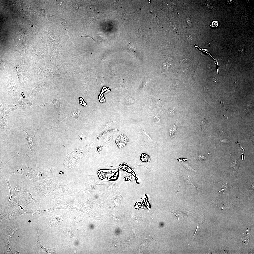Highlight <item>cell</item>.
<instances>
[{"label": "cell", "instance_id": "1", "mask_svg": "<svg viewBox=\"0 0 254 254\" xmlns=\"http://www.w3.org/2000/svg\"><path fill=\"white\" fill-rule=\"evenodd\" d=\"M6 70L16 73L22 91H24L27 88L28 77L31 75L27 71L23 62L22 58L19 54L14 55L6 66Z\"/></svg>", "mask_w": 254, "mask_h": 254}, {"label": "cell", "instance_id": "2", "mask_svg": "<svg viewBox=\"0 0 254 254\" xmlns=\"http://www.w3.org/2000/svg\"><path fill=\"white\" fill-rule=\"evenodd\" d=\"M30 78L24 92L30 98L33 100L43 95L44 91L48 89V85L46 79L40 75H31Z\"/></svg>", "mask_w": 254, "mask_h": 254}, {"label": "cell", "instance_id": "3", "mask_svg": "<svg viewBox=\"0 0 254 254\" xmlns=\"http://www.w3.org/2000/svg\"><path fill=\"white\" fill-rule=\"evenodd\" d=\"M4 77L0 78V89L3 92L8 93L10 97V101L14 102L18 101L22 96V90H19L16 85L14 78H12V73L9 71Z\"/></svg>", "mask_w": 254, "mask_h": 254}, {"label": "cell", "instance_id": "4", "mask_svg": "<svg viewBox=\"0 0 254 254\" xmlns=\"http://www.w3.org/2000/svg\"><path fill=\"white\" fill-rule=\"evenodd\" d=\"M9 171L10 174H22L26 177L27 180H32L33 183L39 182L43 176L37 166L31 163L11 167Z\"/></svg>", "mask_w": 254, "mask_h": 254}, {"label": "cell", "instance_id": "5", "mask_svg": "<svg viewBox=\"0 0 254 254\" xmlns=\"http://www.w3.org/2000/svg\"><path fill=\"white\" fill-rule=\"evenodd\" d=\"M14 50L18 52L24 61V64L27 69L32 65V47L30 44H20L15 46H12Z\"/></svg>", "mask_w": 254, "mask_h": 254}, {"label": "cell", "instance_id": "6", "mask_svg": "<svg viewBox=\"0 0 254 254\" xmlns=\"http://www.w3.org/2000/svg\"><path fill=\"white\" fill-rule=\"evenodd\" d=\"M13 125L15 127L21 128L27 135V142L31 151V155H35L36 153V141L34 137V132L35 130L34 125L28 126H25L21 124L15 123Z\"/></svg>", "mask_w": 254, "mask_h": 254}, {"label": "cell", "instance_id": "7", "mask_svg": "<svg viewBox=\"0 0 254 254\" xmlns=\"http://www.w3.org/2000/svg\"><path fill=\"white\" fill-rule=\"evenodd\" d=\"M17 104L9 105L2 103L0 106V129L3 131H6L8 128L7 119L8 115L10 112L18 109Z\"/></svg>", "mask_w": 254, "mask_h": 254}, {"label": "cell", "instance_id": "8", "mask_svg": "<svg viewBox=\"0 0 254 254\" xmlns=\"http://www.w3.org/2000/svg\"><path fill=\"white\" fill-rule=\"evenodd\" d=\"M18 186L20 189L19 192L20 200L26 206L35 205L37 201L32 197L28 188L27 183L22 182Z\"/></svg>", "mask_w": 254, "mask_h": 254}, {"label": "cell", "instance_id": "9", "mask_svg": "<svg viewBox=\"0 0 254 254\" xmlns=\"http://www.w3.org/2000/svg\"><path fill=\"white\" fill-rule=\"evenodd\" d=\"M57 19V25L63 34H68L70 32L73 30L71 24L72 19L69 16L59 12Z\"/></svg>", "mask_w": 254, "mask_h": 254}, {"label": "cell", "instance_id": "10", "mask_svg": "<svg viewBox=\"0 0 254 254\" xmlns=\"http://www.w3.org/2000/svg\"><path fill=\"white\" fill-rule=\"evenodd\" d=\"M93 145V143H91L87 146L80 148L79 154L78 155L76 154L77 156L71 155L68 154L65 159H68L74 157L75 158L65 163V168H67V169H70L77 165L78 163L76 160V157L77 160L78 162L81 159L78 156H79L82 158L85 156L92 147Z\"/></svg>", "mask_w": 254, "mask_h": 254}, {"label": "cell", "instance_id": "11", "mask_svg": "<svg viewBox=\"0 0 254 254\" xmlns=\"http://www.w3.org/2000/svg\"><path fill=\"white\" fill-rule=\"evenodd\" d=\"M64 4L68 8L75 19L81 16L83 4L82 1L79 0H73L71 1H64Z\"/></svg>", "mask_w": 254, "mask_h": 254}, {"label": "cell", "instance_id": "12", "mask_svg": "<svg viewBox=\"0 0 254 254\" xmlns=\"http://www.w3.org/2000/svg\"><path fill=\"white\" fill-rule=\"evenodd\" d=\"M16 104L18 106V109L20 110V115L32 110L37 107L34 100L30 98L26 99L23 97H21L18 101Z\"/></svg>", "mask_w": 254, "mask_h": 254}, {"label": "cell", "instance_id": "13", "mask_svg": "<svg viewBox=\"0 0 254 254\" xmlns=\"http://www.w3.org/2000/svg\"><path fill=\"white\" fill-rule=\"evenodd\" d=\"M95 69H89L83 65L80 68L79 72L83 75L85 79V82L84 85L82 88L84 93H87L88 90L89 83L91 81L94 79L95 75Z\"/></svg>", "mask_w": 254, "mask_h": 254}, {"label": "cell", "instance_id": "14", "mask_svg": "<svg viewBox=\"0 0 254 254\" xmlns=\"http://www.w3.org/2000/svg\"><path fill=\"white\" fill-rule=\"evenodd\" d=\"M33 50L32 66H37L38 62L41 59L46 57H50L48 52L43 48L35 47Z\"/></svg>", "mask_w": 254, "mask_h": 254}, {"label": "cell", "instance_id": "15", "mask_svg": "<svg viewBox=\"0 0 254 254\" xmlns=\"http://www.w3.org/2000/svg\"><path fill=\"white\" fill-rule=\"evenodd\" d=\"M13 54L6 53L0 54V78L5 76L7 72L4 70L5 66L13 57Z\"/></svg>", "mask_w": 254, "mask_h": 254}, {"label": "cell", "instance_id": "16", "mask_svg": "<svg viewBox=\"0 0 254 254\" xmlns=\"http://www.w3.org/2000/svg\"><path fill=\"white\" fill-rule=\"evenodd\" d=\"M9 176L4 178L7 183L9 190L10 195L11 196H10L9 199H10V200L8 203V205L10 206H11L12 207L16 206L19 204L20 200L19 198V191H17L15 189V191L12 190L9 182Z\"/></svg>", "mask_w": 254, "mask_h": 254}, {"label": "cell", "instance_id": "17", "mask_svg": "<svg viewBox=\"0 0 254 254\" xmlns=\"http://www.w3.org/2000/svg\"><path fill=\"white\" fill-rule=\"evenodd\" d=\"M49 216L50 223L49 225L45 229L51 227H57L59 228L62 227L65 220V217L62 215L60 216Z\"/></svg>", "mask_w": 254, "mask_h": 254}, {"label": "cell", "instance_id": "18", "mask_svg": "<svg viewBox=\"0 0 254 254\" xmlns=\"http://www.w3.org/2000/svg\"><path fill=\"white\" fill-rule=\"evenodd\" d=\"M89 8L91 10L89 13H89L88 17L89 18L92 16H93L90 21V25L91 23L93 21L96 19L101 18L102 17V16H103V13L100 12L96 5H90L89 6ZM92 16L89 19L90 20Z\"/></svg>", "mask_w": 254, "mask_h": 254}, {"label": "cell", "instance_id": "19", "mask_svg": "<svg viewBox=\"0 0 254 254\" xmlns=\"http://www.w3.org/2000/svg\"><path fill=\"white\" fill-rule=\"evenodd\" d=\"M129 142L128 138L123 134L119 136L116 140V143L119 147H123L127 144Z\"/></svg>", "mask_w": 254, "mask_h": 254}, {"label": "cell", "instance_id": "20", "mask_svg": "<svg viewBox=\"0 0 254 254\" xmlns=\"http://www.w3.org/2000/svg\"><path fill=\"white\" fill-rule=\"evenodd\" d=\"M51 103H52L54 105V107L53 109H55L59 117H60L61 112V106L59 100L57 99H57H54L52 102L46 103L43 104H41L39 106L41 107L47 104Z\"/></svg>", "mask_w": 254, "mask_h": 254}, {"label": "cell", "instance_id": "21", "mask_svg": "<svg viewBox=\"0 0 254 254\" xmlns=\"http://www.w3.org/2000/svg\"><path fill=\"white\" fill-rule=\"evenodd\" d=\"M34 246L36 250L38 249H41L37 251L38 252H40L42 251L43 253L46 254H52L54 253V249H48L45 248L42 246L39 242L36 244Z\"/></svg>", "mask_w": 254, "mask_h": 254}, {"label": "cell", "instance_id": "22", "mask_svg": "<svg viewBox=\"0 0 254 254\" xmlns=\"http://www.w3.org/2000/svg\"><path fill=\"white\" fill-rule=\"evenodd\" d=\"M201 225V224H200L198 223L197 222V227L196 230L193 237L188 243V245H191L193 242L196 239V238L197 237L198 234L200 232V229Z\"/></svg>", "mask_w": 254, "mask_h": 254}, {"label": "cell", "instance_id": "23", "mask_svg": "<svg viewBox=\"0 0 254 254\" xmlns=\"http://www.w3.org/2000/svg\"><path fill=\"white\" fill-rule=\"evenodd\" d=\"M248 15L246 12H243L241 17V22L243 24H245L248 20Z\"/></svg>", "mask_w": 254, "mask_h": 254}, {"label": "cell", "instance_id": "24", "mask_svg": "<svg viewBox=\"0 0 254 254\" xmlns=\"http://www.w3.org/2000/svg\"><path fill=\"white\" fill-rule=\"evenodd\" d=\"M140 160L142 161L147 162L150 161V158L149 156L147 154L142 153L140 157Z\"/></svg>", "mask_w": 254, "mask_h": 254}, {"label": "cell", "instance_id": "25", "mask_svg": "<svg viewBox=\"0 0 254 254\" xmlns=\"http://www.w3.org/2000/svg\"><path fill=\"white\" fill-rule=\"evenodd\" d=\"M177 129L176 124L172 125L170 128L169 132L170 136H174L175 132Z\"/></svg>", "mask_w": 254, "mask_h": 254}, {"label": "cell", "instance_id": "26", "mask_svg": "<svg viewBox=\"0 0 254 254\" xmlns=\"http://www.w3.org/2000/svg\"><path fill=\"white\" fill-rule=\"evenodd\" d=\"M238 51L240 54L241 55L243 54L244 52V48L241 45H240L238 47Z\"/></svg>", "mask_w": 254, "mask_h": 254}, {"label": "cell", "instance_id": "27", "mask_svg": "<svg viewBox=\"0 0 254 254\" xmlns=\"http://www.w3.org/2000/svg\"><path fill=\"white\" fill-rule=\"evenodd\" d=\"M206 4L207 7L209 9H211L213 8V4L212 2L210 1H208L206 3Z\"/></svg>", "mask_w": 254, "mask_h": 254}, {"label": "cell", "instance_id": "28", "mask_svg": "<svg viewBox=\"0 0 254 254\" xmlns=\"http://www.w3.org/2000/svg\"><path fill=\"white\" fill-rule=\"evenodd\" d=\"M183 165L187 170L190 171H195V170L193 168H192L191 166L187 165V164H185L184 163H181Z\"/></svg>", "mask_w": 254, "mask_h": 254}, {"label": "cell", "instance_id": "29", "mask_svg": "<svg viewBox=\"0 0 254 254\" xmlns=\"http://www.w3.org/2000/svg\"><path fill=\"white\" fill-rule=\"evenodd\" d=\"M186 21L188 26L190 27H191L192 24L191 19L189 16H188L186 18Z\"/></svg>", "mask_w": 254, "mask_h": 254}, {"label": "cell", "instance_id": "30", "mask_svg": "<svg viewBox=\"0 0 254 254\" xmlns=\"http://www.w3.org/2000/svg\"><path fill=\"white\" fill-rule=\"evenodd\" d=\"M81 36L82 37H87L90 38H92L94 41H95L94 39V36L93 35H87V34H85L84 33H83L82 34V35Z\"/></svg>", "mask_w": 254, "mask_h": 254}, {"label": "cell", "instance_id": "31", "mask_svg": "<svg viewBox=\"0 0 254 254\" xmlns=\"http://www.w3.org/2000/svg\"><path fill=\"white\" fill-rule=\"evenodd\" d=\"M154 118L156 123H160V118L159 115H156L155 116Z\"/></svg>", "mask_w": 254, "mask_h": 254}, {"label": "cell", "instance_id": "32", "mask_svg": "<svg viewBox=\"0 0 254 254\" xmlns=\"http://www.w3.org/2000/svg\"><path fill=\"white\" fill-rule=\"evenodd\" d=\"M218 133L219 135L223 136L225 135L226 133L223 131L220 130L218 131Z\"/></svg>", "mask_w": 254, "mask_h": 254}, {"label": "cell", "instance_id": "33", "mask_svg": "<svg viewBox=\"0 0 254 254\" xmlns=\"http://www.w3.org/2000/svg\"><path fill=\"white\" fill-rule=\"evenodd\" d=\"M206 159V157L205 156H199L197 157V159L198 160H205Z\"/></svg>", "mask_w": 254, "mask_h": 254}, {"label": "cell", "instance_id": "34", "mask_svg": "<svg viewBox=\"0 0 254 254\" xmlns=\"http://www.w3.org/2000/svg\"><path fill=\"white\" fill-rule=\"evenodd\" d=\"M218 99L219 102L223 106H224V105L223 104V102L222 100V98L220 97H218Z\"/></svg>", "mask_w": 254, "mask_h": 254}, {"label": "cell", "instance_id": "35", "mask_svg": "<svg viewBox=\"0 0 254 254\" xmlns=\"http://www.w3.org/2000/svg\"><path fill=\"white\" fill-rule=\"evenodd\" d=\"M79 135V138H76L77 139H79V140H82V139H85L84 137H80L79 135Z\"/></svg>", "mask_w": 254, "mask_h": 254}, {"label": "cell", "instance_id": "36", "mask_svg": "<svg viewBox=\"0 0 254 254\" xmlns=\"http://www.w3.org/2000/svg\"><path fill=\"white\" fill-rule=\"evenodd\" d=\"M174 213L175 215L177 217V218H178V221H179V217L178 215V214L177 213Z\"/></svg>", "mask_w": 254, "mask_h": 254}, {"label": "cell", "instance_id": "37", "mask_svg": "<svg viewBox=\"0 0 254 254\" xmlns=\"http://www.w3.org/2000/svg\"><path fill=\"white\" fill-rule=\"evenodd\" d=\"M233 0H228L227 1V3L228 4H231L232 3Z\"/></svg>", "mask_w": 254, "mask_h": 254}, {"label": "cell", "instance_id": "38", "mask_svg": "<svg viewBox=\"0 0 254 254\" xmlns=\"http://www.w3.org/2000/svg\"><path fill=\"white\" fill-rule=\"evenodd\" d=\"M89 226L91 228H92L93 227V225H90Z\"/></svg>", "mask_w": 254, "mask_h": 254}, {"label": "cell", "instance_id": "39", "mask_svg": "<svg viewBox=\"0 0 254 254\" xmlns=\"http://www.w3.org/2000/svg\"><path fill=\"white\" fill-rule=\"evenodd\" d=\"M28 222H29V223L30 222H31V221H30V220H29V221H28Z\"/></svg>", "mask_w": 254, "mask_h": 254}]
</instances>
